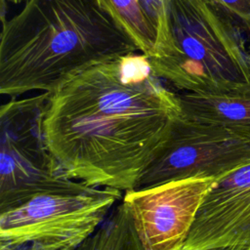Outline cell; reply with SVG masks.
Returning a JSON list of instances; mask_svg holds the SVG:
<instances>
[{"label":"cell","mask_w":250,"mask_h":250,"mask_svg":"<svg viewBox=\"0 0 250 250\" xmlns=\"http://www.w3.org/2000/svg\"><path fill=\"white\" fill-rule=\"evenodd\" d=\"M181 115L179 95L137 51L93 64L51 92L43 131L69 178L125 192Z\"/></svg>","instance_id":"obj_1"},{"label":"cell","mask_w":250,"mask_h":250,"mask_svg":"<svg viewBox=\"0 0 250 250\" xmlns=\"http://www.w3.org/2000/svg\"><path fill=\"white\" fill-rule=\"evenodd\" d=\"M0 93L53 92L98 62L137 52L97 0H27L2 20Z\"/></svg>","instance_id":"obj_2"},{"label":"cell","mask_w":250,"mask_h":250,"mask_svg":"<svg viewBox=\"0 0 250 250\" xmlns=\"http://www.w3.org/2000/svg\"><path fill=\"white\" fill-rule=\"evenodd\" d=\"M170 47L149 59L154 74L182 92L216 93L250 80L248 40L206 0H167Z\"/></svg>","instance_id":"obj_3"},{"label":"cell","mask_w":250,"mask_h":250,"mask_svg":"<svg viewBox=\"0 0 250 250\" xmlns=\"http://www.w3.org/2000/svg\"><path fill=\"white\" fill-rule=\"evenodd\" d=\"M50 92L12 98L0 108V211L43 192L87 186L69 178L43 131Z\"/></svg>","instance_id":"obj_4"},{"label":"cell","mask_w":250,"mask_h":250,"mask_svg":"<svg viewBox=\"0 0 250 250\" xmlns=\"http://www.w3.org/2000/svg\"><path fill=\"white\" fill-rule=\"evenodd\" d=\"M122 197L118 189L90 186L36 194L0 211V247L40 242L76 250Z\"/></svg>","instance_id":"obj_5"},{"label":"cell","mask_w":250,"mask_h":250,"mask_svg":"<svg viewBox=\"0 0 250 250\" xmlns=\"http://www.w3.org/2000/svg\"><path fill=\"white\" fill-rule=\"evenodd\" d=\"M250 163V146L227 130L178 117L133 188L188 178L220 179Z\"/></svg>","instance_id":"obj_6"},{"label":"cell","mask_w":250,"mask_h":250,"mask_svg":"<svg viewBox=\"0 0 250 250\" xmlns=\"http://www.w3.org/2000/svg\"><path fill=\"white\" fill-rule=\"evenodd\" d=\"M216 178H188L126 190L122 202L144 250H183Z\"/></svg>","instance_id":"obj_7"},{"label":"cell","mask_w":250,"mask_h":250,"mask_svg":"<svg viewBox=\"0 0 250 250\" xmlns=\"http://www.w3.org/2000/svg\"><path fill=\"white\" fill-rule=\"evenodd\" d=\"M250 249V163L216 181L205 195L183 250Z\"/></svg>","instance_id":"obj_8"},{"label":"cell","mask_w":250,"mask_h":250,"mask_svg":"<svg viewBox=\"0 0 250 250\" xmlns=\"http://www.w3.org/2000/svg\"><path fill=\"white\" fill-rule=\"evenodd\" d=\"M100 7L149 59L170 47L167 0H97Z\"/></svg>","instance_id":"obj_9"},{"label":"cell","mask_w":250,"mask_h":250,"mask_svg":"<svg viewBox=\"0 0 250 250\" xmlns=\"http://www.w3.org/2000/svg\"><path fill=\"white\" fill-rule=\"evenodd\" d=\"M182 115L221 127L250 146V80L216 93L183 92Z\"/></svg>","instance_id":"obj_10"},{"label":"cell","mask_w":250,"mask_h":250,"mask_svg":"<svg viewBox=\"0 0 250 250\" xmlns=\"http://www.w3.org/2000/svg\"><path fill=\"white\" fill-rule=\"evenodd\" d=\"M76 250H144L132 218L121 202L115 206L100 228Z\"/></svg>","instance_id":"obj_11"},{"label":"cell","mask_w":250,"mask_h":250,"mask_svg":"<svg viewBox=\"0 0 250 250\" xmlns=\"http://www.w3.org/2000/svg\"><path fill=\"white\" fill-rule=\"evenodd\" d=\"M227 15L250 39V0H206Z\"/></svg>","instance_id":"obj_12"},{"label":"cell","mask_w":250,"mask_h":250,"mask_svg":"<svg viewBox=\"0 0 250 250\" xmlns=\"http://www.w3.org/2000/svg\"><path fill=\"white\" fill-rule=\"evenodd\" d=\"M0 250H71L67 247L58 245V244H50V243H28L18 246H4L0 247Z\"/></svg>","instance_id":"obj_13"},{"label":"cell","mask_w":250,"mask_h":250,"mask_svg":"<svg viewBox=\"0 0 250 250\" xmlns=\"http://www.w3.org/2000/svg\"><path fill=\"white\" fill-rule=\"evenodd\" d=\"M26 1L27 0H1V4H21Z\"/></svg>","instance_id":"obj_14"},{"label":"cell","mask_w":250,"mask_h":250,"mask_svg":"<svg viewBox=\"0 0 250 250\" xmlns=\"http://www.w3.org/2000/svg\"><path fill=\"white\" fill-rule=\"evenodd\" d=\"M222 250H250V249H245V248H239V247H230V248H226Z\"/></svg>","instance_id":"obj_15"},{"label":"cell","mask_w":250,"mask_h":250,"mask_svg":"<svg viewBox=\"0 0 250 250\" xmlns=\"http://www.w3.org/2000/svg\"><path fill=\"white\" fill-rule=\"evenodd\" d=\"M247 50H248V55H249V59H250V39L248 40V43H247Z\"/></svg>","instance_id":"obj_16"}]
</instances>
